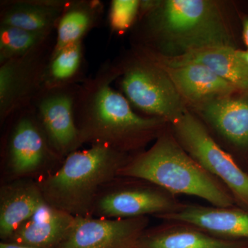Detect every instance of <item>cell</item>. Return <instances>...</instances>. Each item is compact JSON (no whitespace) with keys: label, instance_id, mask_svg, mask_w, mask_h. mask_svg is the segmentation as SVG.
Wrapping results in <instances>:
<instances>
[{"label":"cell","instance_id":"24","mask_svg":"<svg viewBox=\"0 0 248 248\" xmlns=\"http://www.w3.org/2000/svg\"><path fill=\"white\" fill-rule=\"evenodd\" d=\"M236 53L237 56L241 59V61L248 67V50H242L236 49Z\"/></svg>","mask_w":248,"mask_h":248},{"label":"cell","instance_id":"6","mask_svg":"<svg viewBox=\"0 0 248 248\" xmlns=\"http://www.w3.org/2000/svg\"><path fill=\"white\" fill-rule=\"evenodd\" d=\"M170 128L184 150L226 186L236 206L248 211V173L220 146L202 121L187 110Z\"/></svg>","mask_w":248,"mask_h":248},{"label":"cell","instance_id":"18","mask_svg":"<svg viewBox=\"0 0 248 248\" xmlns=\"http://www.w3.org/2000/svg\"><path fill=\"white\" fill-rule=\"evenodd\" d=\"M68 0H4L0 3V25L32 32L56 31Z\"/></svg>","mask_w":248,"mask_h":248},{"label":"cell","instance_id":"21","mask_svg":"<svg viewBox=\"0 0 248 248\" xmlns=\"http://www.w3.org/2000/svg\"><path fill=\"white\" fill-rule=\"evenodd\" d=\"M86 60L83 41L53 52L44 76L42 89L81 84L85 77Z\"/></svg>","mask_w":248,"mask_h":248},{"label":"cell","instance_id":"20","mask_svg":"<svg viewBox=\"0 0 248 248\" xmlns=\"http://www.w3.org/2000/svg\"><path fill=\"white\" fill-rule=\"evenodd\" d=\"M104 11L99 0H68L57 26L53 52L83 41L101 24Z\"/></svg>","mask_w":248,"mask_h":248},{"label":"cell","instance_id":"12","mask_svg":"<svg viewBox=\"0 0 248 248\" xmlns=\"http://www.w3.org/2000/svg\"><path fill=\"white\" fill-rule=\"evenodd\" d=\"M197 107L206 128L236 154H248V93L217 98Z\"/></svg>","mask_w":248,"mask_h":248},{"label":"cell","instance_id":"7","mask_svg":"<svg viewBox=\"0 0 248 248\" xmlns=\"http://www.w3.org/2000/svg\"><path fill=\"white\" fill-rule=\"evenodd\" d=\"M183 203L177 196L137 178L118 177L106 186L94 202L91 217L126 218L176 213Z\"/></svg>","mask_w":248,"mask_h":248},{"label":"cell","instance_id":"22","mask_svg":"<svg viewBox=\"0 0 248 248\" xmlns=\"http://www.w3.org/2000/svg\"><path fill=\"white\" fill-rule=\"evenodd\" d=\"M55 33L32 32L19 28L0 25V65L30 53L45 43Z\"/></svg>","mask_w":248,"mask_h":248},{"label":"cell","instance_id":"4","mask_svg":"<svg viewBox=\"0 0 248 248\" xmlns=\"http://www.w3.org/2000/svg\"><path fill=\"white\" fill-rule=\"evenodd\" d=\"M132 156L94 145L73 152L55 172L37 183L49 205L76 217H91L99 192L119 177Z\"/></svg>","mask_w":248,"mask_h":248},{"label":"cell","instance_id":"16","mask_svg":"<svg viewBox=\"0 0 248 248\" xmlns=\"http://www.w3.org/2000/svg\"><path fill=\"white\" fill-rule=\"evenodd\" d=\"M159 64L177 67L189 63H200L234 85L239 91L248 92V67L241 61L234 46H215L190 50L175 57H164L145 49Z\"/></svg>","mask_w":248,"mask_h":248},{"label":"cell","instance_id":"26","mask_svg":"<svg viewBox=\"0 0 248 248\" xmlns=\"http://www.w3.org/2000/svg\"><path fill=\"white\" fill-rule=\"evenodd\" d=\"M244 40L248 50V19H246L244 22Z\"/></svg>","mask_w":248,"mask_h":248},{"label":"cell","instance_id":"5","mask_svg":"<svg viewBox=\"0 0 248 248\" xmlns=\"http://www.w3.org/2000/svg\"><path fill=\"white\" fill-rule=\"evenodd\" d=\"M117 66L121 89L129 102L139 110L169 124L187 112L184 99L169 75L144 50Z\"/></svg>","mask_w":248,"mask_h":248},{"label":"cell","instance_id":"19","mask_svg":"<svg viewBox=\"0 0 248 248\" xmlns=\"http://www.w3.org/2000/svg\"><path fill=\"white\" fill-rule=\"evenodd\" d=\"M37 182L17 180L0 190V238L7 241L15 231L45 203Z\"/></svg>","mask_w":248,"mask_h":248},{"label":"cell","instance_id":"3","mask_svg":"<svg viewBox=\"0 0 248 248\" xmlns=\"http://www.w3.org/2000/svg\"><path fill=\"white\" fill-rule=\"evenodd\" d=\"M119 177L148 181L172 195L198 197L213 206L236 205L226 186L184 150L169 126L148 149L130 157Z\"/></svg>","mask_w":248,"mask_h":248},{"label":"cell","instance_id":"1","mask_svg":"<svg viewBox=\"0 0 248 248\" xmlns=\"http://www.w3.org/2000/svg\"><path fill=\"white\" fill-rule=\"evenodd\" d=\"M120 76L116 63H103L80 84L75 118L83 144L102 145L134 155L155 141L169 123L135 113L127 98L111 84Z\"/></svg>","mask_w":248,"mask_h":248},{"label":"cell","instance_id":"23","mask_svg":"<svg viewBox=\"0 0 248 248\" xmlns=\"http://www.w3.org/2000/svg\"><path fill=\"white\" fill-rule=\"evenodd\" d=\"M140 2L138 0H113L111 1L108 23L111 30L117 33L128 31L135 22L140 13Z\"/></svg>","mask_w":248,"mask_h":248},{"label":"cell","instance_id":"25","mask_svg":"<svg viewBox=\"0 0 248 248\" xmlns=\"http://www.w3.org/2000/svg\"><path fill=\"white\" fill-rule=\"evenodd\" d=\"M0 248H35L26 247V246H18V245L11 244V243L3 242L0 243Z\"/></svg>","mask_w":248,"mask_h":248},{"label":"cell","instance_id":"11","mask_svg":"<svg viewBox=\"0 0 248 248\" xmlns=\"http://www.w3.org/2000/svg\"><path fill=\"white\" fill-rule=\"evenodd\" d=\"M148 217L126 218L76 217V223L62 248H138L149 227Z\"/></svg>","mask_w":248,"mask_h":248},{"label":"cell","instance_id":"8","mask_svg":"<svg viewBox=\"0 0 248 248\" xmlns=\"http://www.w3.org/2000/svg\"><path fill=\"white\" fill-rule=\"evenodd\" d=\"M55 35L30 53L0 65V122L29 107L42 91Z\"/></svg>","mask_w":248,"mask_h":248},{"label":"cell","instance_id":"2","mask_svg":"<svg viewBox=\"0 0 248 248\" xmlns=\"http://www.w3.org/2000/svg\"><path fill=\"white\" fill-rule=\"evenodd\" d=\"M140 11L144 16L146 37L157 46L161 53H155L161 56H179L215 46H233L221 10L213 1H141Z\"/></svg>","mask_w":248,"mask_h":248},{"label":"cell","instance_id":"13","mask_svg":"<svg viewBox=\"0 0 248 248\" xmlns=\"http://www.w3.org/2000/svg\"><path fill=\"white\" fill-rule=\"evenodd\" d=\"M76 221V217L45 202L5 242L35 248H62Z\"/></svg>","mask_w":248,"mask_h":248},{"label":"cell","instance_id":"9","mask_svg":"<svg viewBox=\"0 0 248 248\" xmlns=\"http://www.w3.org/2000/svg\"><path fill=\"white\" fill-rule=\"evenodd\" d=\"M79 86L42 89L31 104L50 146L63 159L84 145L75 118Z\"/></svg>","mask_w":248,"mask_h":248},{"label":"cell","instance_id":"27","mask_svg":"<svg viewBox=\"0 0 248 248\" xmlns=\"http://www.w3.org/2000/svg\"><path fill=\"white\" fill-rule=\"evenodd\" d=\"M245 170H246V172L248 173V166L246 168V169H245Z\"/></svg>","mask_w":248,"mask_h":248},{"label":"cell","instance_id":"14","mask_svg":"<svg viewBox=\"0 0 248 248\" xmlns=\"http://www.w3.org/2000/svg\"><path fill=\"white\" fill-rule=\"evenodd\" d=\"M157 218L186 222L222 239L248 241V211L236 205L220 208L186 203L177 213Z\"/></svg>","mask_w":248,"mask_h":248},{"label":"cell","instance_id":"17","mask_svg":"<svg viewBox=\"0 0 248 248\" xmlns=\"http://www.w3.org/2000/svg\"><path fill=\"white\" fill-rule=\"evenodd\" d=\"M159 65L169 75L184 100L195 104L196 107L240 91L234 85L200 63L177 67Z\"/></svg>","mask_w":248,"mask_h":248},{"label":"cell","instance_id":"10","mask_svg":"<svg viewBox=\"0 0 248 248\" xmlns=\"http://www.w3.org/2000/svg\"><path fill=\"white\" fill-rule=\"evenodd\" d=\"M6 144V159L13 175L24 178L35 174L47 163L61 158L55 153L32 105L18 111Z\"/></svg>","mask_w":248,"mask_h":248},{"label":"cell","instance_id":"15","mask_svg":"<svg viewBox=\"0 0 248 248\" xmlns=\"http://www.w3.org/2000/svg\"><path fill=\"white\" fill-rule=\"evenodd\" d=\"M248 241L222 239L186 222L163 221L148 228L138 248H244Z\"/></svg>","mask_w":248,"mask_h":248}]
</instances>
